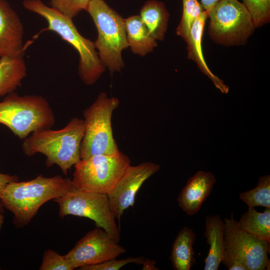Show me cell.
Returning <instances> with one entry per match:
<instances>
[{
    "mask_svg": "<svg viewBox=\"0 0 270 270\" xmlns=\"http://www.w3.org/2000/svg\"><path fill=\"white\" fill-rule=\"evenodd\" d=\"M86 10L97 29L94 43L102 63L111 74L120 72L124 65L122 52L129 47L124 19L104 0H90Z\"/></svg>",
    "mask_w": 270,
    "mask_h": 270,
    "instance_id": "cell-4",
    "label": "cell"
},
{
    "mask_svg": "<svg viewBox=\"0 0 270 270\" xmlns=\"http://www.w3.org/2000/svg\"><path fill=\"white\" fill-rule=\"evenodd\" d=\"M139 16L154 40L156 41L164 40L169 13L163 2L156 0L146 2L141 8Z\"/></svg>",
    "mask_w": 270,
    "mask_h": 270,
    "instance_id": "cell-17",
    "label": "cell"
},
{
    "mask_svg": "<svg viewBox=\"0 0 270 270\" xmlns=\"http://www.w3.org/2000/svg\"><path fill=\"white\" fill-rule=\"evenodd\" d=\"M90 0H50L51 7L72 19L86 10Z\"/></svg>",
    "mask_w": 270,
    "mask_h": 270,
    "instance_id": "cell-25",
    "label": "cell"
},
{
    "mask_svg": "<svg viewBox=\"0 0 270 270\" xmlns=\"http://www.w3.org/2000/svg\"><path fill=\"white\" fill-rule=\"evenodd\" d=\"M156 262L154 260L149 259H144L142 265L143 266L142 270H159L156 266Z\"/></svg>",
    "mask_w": 270,
    "mask_h": 270,
    "instance_id": "cell-30",
    "label": "cell"
},
{
    "mask_svg": "<svg viewBox=\"0 0 270 270\" xmlns=\"http://www.w3.org/2000/svg\"><path fill=\"white\" fill-rule=\"evenodd\" d=\"M160 168L159 164L152 162L130 164L107 194L112 210L119 226L124 211L134 206L136 194L142 184Z\"/></svg>",
    "mask_w": 270,
    "mask_h": 270,
    "instance_id": "cell-12",
    "label": "cell"
},
{
    "mask_svg": "<svg viewBox=\"0 0 270 270\" xmlns=\"http://www.w3.org/2000/svg\"><path fill=\"white\" fill-rule=\"evenodd\" d=\"M196 234L192 229L184 226L172 246L170 260L175 270H190L194 264L193 246Z\"/></svg>",
    "mask_w": 270,
    "mask_h": 270,
    "instance_id": "cell-18",
    "label": "cell"
},
{
    "mask_svg": "<svg viewBox=\"0 0 270 270\" xmlns=\"http://www.w3.org/2000/svg\"><path fill=\"white\" fill-rule=\"evenodd\" d=\"M239 197L248 207L270 208V176H260L255 188L240 193Z\"/></svg>",
    "mask_w": 270,
    "mask_h": 270,
    "instance_id": "cell-22",
    "label": "cell"
},
{
    "mask_svg": "<svg viewBox=\"0 0 270 270\" xmlns=\"http://www.w3.org/2000/svg\"><path fill=\"white\" fill-rule=\"evenodd\" d=\"M4 207L0 201V214H3L4 212Z\"/></svg>",
    "mask_w": 270,
    "mask_h": 270,
    "instance_id": "cell-33",
    "label": "cell"
},
{
    "mask_svg": "<svg viewBox=\"0 0 270 270\" xmlns=\"http://www.w3.org/2000/svg\"><path fill=\"white\" fill-rule=\"evenodd\" d=\"M126 38L131 50L144 56L157 46V41L149 34L139 16L124 19Z\"/></svg>",
    "mask_w": 270,
    "mask_h": 270,
    "instance_id": "cell-20",
    "label": "cell"
},
{
    "mask_svg": "<svg viewBox=\"0 0 270 270\" xmlns=\"http://www.w3.org/2000/svg\"><path fill=\"white\" fill-rule=\"evenodd\" d=\"M223 220L225 253L240 261L248 270H268L270 242L240 230L233 213Z\"/></svg>",
    "mask_w": 270,
    "mask_h": 270,
    "instance_id": "cell-10",
    "label": "cell"
},
{
    "mask_svg": "<svg viewBox=\"0 0 270 270\" xmlns=\"http://www.w3.org/2000/svg\"><path fill=\"white\" fill-rule=\"evenodd\" d=\"M216 182V178L212 172L198 171L188 180L180 193L177 198L179 206L188 216L197 214Z\"/></svg>",
    "mask_w": 270,
    "mask_h": 270,
    "instance_id": "cell-14",
    "label": "cell"
},
{
    "mask_svg": "<svg viewBox=\"0 0 270 270\" xmlns=\"http://www.w3.org/2000/svg\"><path fill=\"white\" fill-rule=\"evenodd\" d=\"M237 224L244 232L270 242V208L261 212L248 207Z\"/></svg>",
    "mask_w": 270,
    "mask_h": 270,
    "instance_id": "cell-21",
    "label": "cell"
},
{
    "mask_svg": "<svg viewBox=\"0 0 270 270\" xmlns=\"http://www.w3.org/2000/svg\"><path fill=\"white\" fill-rule=\"evenodd\" d=\"M182 1V16L176 28V33L185 40L190 34L194 23L204 10L198 0Z\"/></svg>",
    "mask_w": 270,
    "mask_h": 270,
    "instance_id": "cell-23",
    "label": "cell"
},
{
    "mask_svg": "<svg viewBox=\"0 0 270 270\" xmlns=\"http://www.w3.org/2000/svg\"><path fill=\"white\" fill-rule=\"evenodd\" d=\"M24 28L14 10L0 0V58L24 54Z\"/></svg>",
    "mask_w": 270,
    "mask_h": 270,
    "instance_id": "cell-13",
    "label": "cell"
},
{
    "mask_svg": "<svg viewBox=\"0 0 270 270\" xmlns=\"http://www.w3.org/2000/svg\"><path fill=\"white\" fill-rule=\"evenodd\" d=\"M208 18V13L204 10L191 28L190 34L185 40L187 44L188 58L196 64L200 70L210 78L222 93L226 94L229 91L228 86L212 72L204 60L202 52V37Z\"/></svg>",
    "mask_w": 270,
    "mask_h": 270,
    "instance_id": "cell-15",
    "label": "cell"
},
{
    "mask_svg": "<svg viewBox=\"0 0 270 270\" xmlns=\"http://www.w3.org/2000/svg\"><path fill=\"white\" fill-rule=\"evenodd\" d=\"M84 133V120L73 118L63 128L37 130L26 137L22 145L28 156L37 153L46 157V165L58 166L63 174L68 172L80 160V148Z\"/></svg>",
    "mask_w": 270,
    "mask_h": 270,
    "instance_id": "cell-2",
    "label": "cell"
},
{
    "mask_svg": "<svg viewBox=\"0 0 270 270\" xmlns=\"http://www.w3.org/2000/svg\"><path fill=\"white\" fill-rule=\"evenodd\" d=\"M208 18L211 39L224 46L244 44L256 28L250 12L238 0H220L208 12Z\"/></svg>",
    "mask_w": 270,
    "mask_h": 270,
    "instance_id": "cell-8",
    "label": "cell"
},
{
    "mask_svg": "<svg viewBox=\"0 0 270 270\" xmlns=\"http://www.w3.org/2000/svg\"><path fill=\"white\" fill-rule=\"evenodd\" d=\"M104 230L97 228L78 240L64 255L72 269L96 264L116 258L126 250Z\"/></svg>",
    "mask_w": 270,
    "mask_h": 270,
    "instance_id": "cell-11",
    "label": "cell"
},
{
    "mask_svg": "<svg viewBox=\"0 0 270 270\" xmlns=\"http://www.w3.org/2000/svg\"><path fill=\"white\" fill-rule=\"evenodd\" d=\"M119 100L100 92L90 106L83 112L84 133L80 148V159L110 155L120 150L114 137L112 117Z\"/></svg>",
    "mask_w": 270,
    "mask_h": 270,
    "instance_id": "cell-6",
    "label": "cell"
},
{
    "mask_svg": "<svg viewBox=\"0 0 270 270\" xmlns=\"http://www.w3.org/2000/svg\"><path fill=\"white\" fill-rule=\"evenodd\" d=\"M55 122L49 102L42 96H20L12 92L0 102V124L21 140L34 132L50 128Z\"/></svg>",
    "mask_w": 270,
    "mask_h": 270,
    "instance_id": "cell-5",
    "label": "cell"
},
{
    "mask_svg": "<svg viewBox=\"0 0 270 270\" xmlns=\"http://www.w3.org/2000/svg\"><path fill=\"white\" fill-rule=\"evenodd\" d=\"M4 221V216L3 214H0V230L1 229Z\"/></svg>",
    "mask_w": 270,
    "mask_h": 270,
    "instance_id": "cell-32",
    "label": "cell"
},
{
    "mask_svg": "<svg viewBox=\"0 0 270 270\" xmlns=\"http://www.w3.org/2000/svg\"><path fill=\"white\" fill-rule=\"evenodd\" d=\"M23 55L0 58V98L7 95L21 85L26 76Z\"/></svg>",
    "mask_w": 270,
    "mask_h": 270,
    "instance_id": "cell-19",
    "label": "cell"
},
{
    "mask_svg": "<svg viewBox=\"0 0 270 270\" xmlns=\"http://www.w3.org/2000/svg\"><path fill=\"white\" fill-rule=\"evenodd\" d=\"M222 262L224 264L229 270H248L240 261L225 252Z\"/></svg>",
    "mask_w": 270,
    "mask_h": 270,
    "instance_id": "cell-28",
    "label": "cell"
},
{
    "mask_svg": "<svg viewBox=\"0 0 270 270\" xmlns=\"http://www.w3.org/2000/svg\"><path fill=\"white\" fill-rule=\"evenodd\" d=\"M250 12L256 28L260 27L270 20V0H242Z\"/></svg>",
    "mask_w": 270,
    "mask_h": 270,
    "instance_id": "cell-24",
    "label": "cell"
},
{
    "mask_svg": "<svg viewBox=\"0 0 270 270\" xmlns=\"http://www.w3.org/2000/svg\"><path fill=\"white\" fill-rule=\"evenodd\" d=\"M130 164L129 157L120 150L80 159L74 165L72 184L80 190L108 194Z\"/></svg>",
    "mask_w": 270,
    "mask_h": 270,
    "instance_id": "cell-7",
    "label": "cell"
},
{
    "mask_svg": "<svg viewBox=\"0 0 270 270\" xmlns=\"http://www.w3.org/2000/svg\"><path fill=\"white\" fill-rule=\"evenodd\" d=\"M74 188L72 180L60 175H40L26 182H14L5 188L0 201L14 216L18 228L26 226L46 202L64 195Z\"/></svg>",
    "mask_w": 270,
    "mask_h": 270,
    "instance_id": "cell-1",
    "label": "cell"
},
{
    "mask_svg": "<svg viewBox=\"0 0 270 270\" xmlns=\"http://www.w3.org/2000/svg\"><path fill=\"white\" fill-rule=\"evenodd\" d=\"M40 270H72L66 260L56 251L48 249L44 252Z\"/></svg>",
    "mask_w": 270,
    "mask_h": 270,
    "instance_id": "cell-26",
    "label": "cell"
},
{
    "mask_svg": "<svg viewBox=\"0 0 270 270\" xmlns=\"http://www.w3.org/2000/svg\"><path fill=\"white\" fill-rule=\"evenodd\" d=\"M144 259V256L129 257L121 260L114 258L96 264L84 266L78 269L80 270H119L129 264H142Z\"/></svg>",
    "mask_w": 270,
    "mask_h": 270,
    "instance_id": "cell-27",
    "label": "cell"
},
{
    "mask_svg": "<svg viewBox=\"0 0 270 270\" xmlns=\"http://www.w3.org/2000/svg\"><path fill=\"white\" fill-rule=\"evenodd\" d=\"M24 8L42 16L47 22V30L54 32L67 42L80 56L78 74L86 85L94 84L105 71L94 42L82 36L72 19L44 4L40 0H24Z\"/></svg>",
    "mask_w": 270,
    "mask_h": 270,
    "instance_id": "cell-3",
    "label": "cell"
},
{
    "mask_svg": "<svg viewBox=\"0 0 270 270\" xmlns=\"http://www.w3.org/2000/svg\"><path fill=\"white\" fill-rule=\"evenodd\" d=\"M220 0H201V4L204 9L208 12Z\"/></svg>",
    "mask_w": 270,
    "mask_h": 270,
    "instance_id": "cell-31",
    "label": "cell"
},
{
    "mask_svg": "<svg viewBox=\"0 0 270 270\" xmlns=\"http://www.w3.org/2000/svg\"><path fill=\"white\" fill-rule=\"evenodd\" d=\"M204 237L210 248L204 260V270H218L225 252L224 226L220 214L206 216Z\"/></svg>",
    "mask_w": 270,
    "mask_h": 270,
    "instance_id": "cell-16",
    "label": "cell"
},
{
    "mask_svg": "<svg viewBox=\"0 0 270 270\" xmlns=\"http://www.w3.org/2000/svg\"><path fill=\"white\" fill-rule=\"evenodd\" d=\"M59 206V216L72 215L88 218L119 242L120 228L112 210L107 194L82 190L74 188L54 200Z\"/></svg>",
    "mask_w": 270,
    "mask_h": 270,
    "instance_id": "cell-9",
    "label": "cell"
},
{
    "mask_svg": "<svg viewBox=\"0 0 270 270\" xmlns=\"http://www.w3.org/2000/svg\"><path fill=\"white\" fill-rule=\"evenodd\" d=\"M18 181L16 175H10L0 172V198L6 186L10 182Z\"/></svg>",
    "mask_w": 270,
    "mask_h": 270,
    "instance_id": "cell-29",
    "label": "cell"
}]
</instances>
